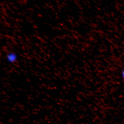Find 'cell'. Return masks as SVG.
I'll list each match as a JSON object with an SVG mask.
<instances>
[{"label":"cell","mask_w":124,"mask_h":124,"mask_svg":"<svg viewBox=\"0 0 124 124\" xmlns=\"http://www.w3.org/2000/svg\"><path fill=\"white\" fill-rule=\"evenodd\" d=\"M6 59L9 63H14L18 60V57L17 54L14 52H10L6 55Z\"/></svg>","instance_id":"cell-1"},{"label":"cell","mask_w":124,"mask_h":124,"mask_svg":"<svg viewBox=\"0 0 124 124\" xmlns=\"http://www.w3.org/2000/svg\"><path fill=\"white\" fill-rule=\"evenodd\" d=\"M122 77H123V78H124V70L123 71V72H122Z\"/></svg>","instance_id":"cell-2"}]
</instances>
